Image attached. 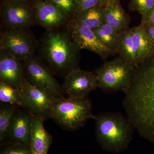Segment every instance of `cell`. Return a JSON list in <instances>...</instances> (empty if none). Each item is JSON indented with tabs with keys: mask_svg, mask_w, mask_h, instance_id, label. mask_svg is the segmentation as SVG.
<instances>
[{
	"mask_svg": "<svg viewBox=\"0 0 154 154\" xmlns=\"http://www.w3.org/2000/svg\"><path fill=\"white\" fill-rule=\"evenodd\" d=\"M143 26L145 30L147 33L154 52V25H142Z\"/></svg>",
	"mask_w": 154,
	"mask_h": 154,
	"instance_id": "obj_28",
	"label": "cell"
},
{
	"mask_svg": "<svg viewBox=\"0 0 154 154\" xmlns=\"http://www.w3.org/2000/svg\"><path fill=\"white\" fill-rule=\"evenodd\" d=\"M19 90L23 108L44 121L51 118V110L57 98L32 85L25 78Z\"/></svg>",
	"mask_w": 154,
	"mask_h": 154,
	"instance_id": "obj_9",
	"label": "cell"
},
{
	"mask_svg": "<svg viewBox=\"0 0 154 154\" xmlns=\"http://www.w3.org/2000/svg\"><path fill=\"white\" fill-rule=\"evenodd\" d=\"M1 21L2 29H30L36 24L33 2L29 0L2 1Z\"/></svg>",
	"mask_w": 154,
	"mask_h": 154,
	"instance_id": "obj_7",
	"label": "cell"
},
{
	"mask_svg": "<svg viewBox=\"0 0 154 154\" xmlns=\"http://www.w3.org/2000/svg\"><path fill=\"white\" fill-rule=\"evenodd\" d=\"M32 2L36 24L46 30L65 26L71 20L65 12L50 2L45 0H33Z\"/></svg>",
	"mask_w": 154,
	"mask_h": 154,
	"instance_id": "obj_12",
	"label": "cell"
},
{
	"mask_svg": "<svg viewBox=\"0 0 154 154\" xmlns=\"http://www.w3.org/2000/svg\"><path fill=\"white\" fill-rule=\"evenodd\" d=\"M13 1V0H2V1ZM29 1H31V0H29Z\"/></svg>",
	"mask_w": 154,
	"mask_h": 154,
	"instance_id": "obj_30",
	"label": "cell"
},
{
	"mask_svg": "<svg viewBox=\"0 0 154 154\" xmlns=\"http://www.w3.org/2000/svg\"><path fill=\"white\" fill-rule=\"evenodd\" d=\"M51 119L63 129L74 131L84 126L88 119H95V116L88 96L82 98L63 96L56 99Z\"/></svg>",
	"mask_w": 154,
	"mask_h": 154,
	"instance_id": "obj_4",
	"label": "cell"
},
{
	"mask_svg": "<svg viewBox=\"0 0 154 154\" xmlns=\"http://www.w3.org/2000/svg\"><path fill=\"white\" fill-rule=\"evenodd\" d=\"M104 17L105 24L120 33L129 28L131 18L122 7L120 0L112 5L104 8Z\"/></svg>",
	"mask_w": 154,
	"mask_h": 154,
	"instance_id": "obj_16",
	"label": "cell"
},
{
	"mask_svg": "<svg viewBox=\"0 0 154 154\" xmlns=\"http://www.w3.org/2000/svg\"><path fill=\"white\" fill-rule=\"evenodd\" d=\"M24 79L22 62L0 49V81L19 89Z\"/></svg>",
	"mask_w": 154,
	"mask_h": 154,
	"instance_id": "obj_13",
	"label": "cell"
},
{
	"mask_svg": "<svg viewBox=\"0 0 154 154\" xmlns=\"http://www.w3.org/2000/svg\"><path fill=\"white\" fill-rule=\"evenodd\" d=\"M117 54L134 67L139 64L137 50L133 41L130 28L121 33Z\"/></svg>",
	"mask_w": 154,
	"mask_h": 154,
	"instance_id": "obj_19",
	"label": "cell"
},
{
	"mask_svg": "<svg viewBox=\"0 0 154 154\" xmlns=\"http://www.w3.org/2000/svg\"><path fill=\"white\" fill-rule=\"evenodd\" d=\"M22 63L24 78L30 84L57 99L64 96L62 86L37 58L33 57Z\"/></svg>",
	"mask_w": 154,
	"mask_h": 154,
	"instance_id": "obj_8",
	"label": "cell"
},
{
	"mask_svg": "<svg viewBox=\"0 0 154 154\" xmlns=\"http://www.w3.org/2000/svg\"><path fill=\"white\" fill-rule=\"evenodd\" d=\"M19 106L1 102L0 105V141L4 142L14 113Z\"/></svg>",
	"mask_w": 154,
	"mask_h": 154,
	"instance_id": "obj_21",
	"label": "cell"
},
{
	"mask_svg": "<svg viewBox=\"0 0 154 154\" xmlns=\"http://www.w3.org/2000/svg\"><path fill=\"white\" fill-rule=\"evenodd\" d=\"M0 154H33L30 145L6 141L1 143Z\"/></svg>",
	"mask_w": 154,
	"mask_h": 154,
	"instance_id": "obj_23",
	"label": "cell"
},
{
	"mask_svg": "<svg viewBox=\"0 0 154 154\" xmlns=\"http://www.w3.org/2000/svg\"><path fill=\"white\" fill-rule=\"evenodd\" d=\"M55 5L65 12L72 19L74 18L76 13V0H45Z\"/></svg>",
	"mask_w": 154,
	"mask_h": 154,
	"instance_id": "obj_25",
	"label": "cell"
},
{
	"mask_svg": "<svg viewBox=\"0 0 154 154\" xmlns=\"http://www.w3.org/2000/svg\"><path fill=\"white\" fill-rule=\"evenodd\" d=\"M140 25H154V7L146 14L142 15Z\"/></svg>",
	"mask_w": 154,
	"mask_h": 154,
	"instance_id": "obj_27",
	"label": "cell"
},
{
	"mask_svg": "<svg viewBox=\"0 0 154 154\" xmlns=\"http://www.w3.org/2000/svg\"><path fill=\"white\" fill-rule=\"evenodd\" d=\"M41 119L32 115L30 146L33 153L47 154L52 142V137L45 130Z\"/></svg>",
	"mask_w": 154,
	"mask_h": 154,
	"instance_id": "obj_15",
	"label": "cell"
},
{
	"mask_svg": "<svg viewBox=\"0 0 154 154\" xmlns=\"http://www.w3.org/2000/svg\"><path fill=\"white\" fill-rule=\"evenodd\" d=\"M38 59L52 74L63 75L79 68L80 48L72 38L66 25L46 30L38 48Z\"/></svg>",
	"mask_w": 154,
	"mask_h": 154,
	"instance_id": "obj_2",
	"label": "cell"
},
{
	"mask_svg": "<svg viewBox=\"0 0 154 154\" xmlns=\"http://www.w3.org/2000/svg\"><path fill=\"white\" fill-rule=\"evenodd\" d=\"M19 107L14 113L5 141H9L30 145L32 115L24 108Z\"/></svg>",
	"mask_w": 154,
	"mask_h": 154,
	"instance_id": "obj_14",
	"label": "cell"
},
{
	"mask_svg": "<svg viewBox=\"0 0 154 154\" xmlns=\"http://www.w3.org/2000/svg\"><path fill=\"white\" fill-rule=\"evenodd\" d=\"M117 1L118 0H101L100 6L105 8L107 6L112 5L115 4Z\"/></svg>",
	"mask_w": 154,
	"mask_h": 154,
	"instance_id": "obj_29",
	"label": "cell"
},
{
	"mask_svg": "<svg viewBox=\"0 0 154 154\" xmlns=\"http://www.w3.org/2000/svg\"><path fill=\"white\" fill-rule=\"evenodd\" d=\"M94 120L96 139L105 150L117 153L128 147L135 128L127 116L119 112H102Z\"/></svg>",
	"mask_w": 154,
	"mask_h": 154,
	"instance_id": "obj_3",
	"label": "cell"
},
{
	"mask_svg": "<svg viewBox=\"0 0 154 154\" xmlns=\"http://www.w3.org/2000/svg\"><path fill=\"white\" fill-rule=\"evenodd\" d=\"M134 68L119 56L105 61L95 72L98 88L106 93L124 92L131 81Z\"/></svg>",
	"mask_w": 154,
	"mask_h": 154,
	"instance_id": "obj_5",
	"label": "cell"
},
{
	"mask_svg": "<svg viewBox=\"0 0 154 154\" xmlns=\"http://www.w3.org/2000/svg\"><path fill=\"white\" fill-rule=\"evenodd\" d=\"M66 26L80 50L95 53L104 60L117 54L99 40L94 30L79 25L73 19L70 20Z\"/></svg>",
	"mask_w": 154,
	"mask_h": 154,
	"instance_id": "obj_10",
	"label": "cell"
},
{
	"mask_svg": "<svg viewBox=\"0 0 154 154\" xmlns=\"http://www.w3.org/2000/svg\"><path fill=\"white\" fill-rule=\"evenodd\" d=\"M154 7V0H130L128 8L131 11H136L141 15L150 11Z\"/></svg>",
	"mask_w": 154,
	"mask_h": 154,
	"instance_id": "obj_24",
	"label": "cell"
},
{
	"mask_svg": "<svg viewBox=\"0 0 154 154\" xmlns=\"http://www.w3.org/2000/svg\"><path fill=\"white\" fill-rule=\"evenodd\" d=\"M124 93L126 116L142 137L154 143V56L134 67Z\"/></svg>",
	"mask_w": 154,
	"mask_h": 154,
	"instance_id": "obj_1",
	"label": "cell"
},
{
	"mask_svg": "<svg viewBox=\"0 0 154 154\" xmlns=\"http://www.w3.org/2000/svg\"><path fill=\"white\" fill-rule=\"evenodd\" d=\"M100 2L101 0H76L77 9L75 17L87 10L100 6Z\"/></svg>",
	"mask_w": 154,
	"mask_h": 154,
	"instance_id": "obj_26",
	"label": "cell"
},
{
	"mask_svg": "<svg viewBox=\"0 0 154 154\" xmlns=\"http://www.w3.org/2000/svg\"><path fill=\"white\" fill-rule=\"evenodd\" d=\"M73 19L79 25L94 30L105 24L104 7L96 6L84 11Z\"/></svg>",
	"mask_w": 154,
	"mask_h": 154,
	"instance_id": "obj_18",
	"label": "cell"
},
{
	"mask_svg": "<svg viewBox=\"0 0 154 154\" xmlns=\"http://www.w3.org/2000/svg\"><path fill=\"white\" fill-rule=\"evenodd\" d=\"M33 154H39V153H33Z\"/></svg>",
	"mask_w": 154,
	"mask_h": 154,
	"instance_id": "obj_31",
	"label": "cell"
},
{
	"mask_svg": "<svg viewBox=\"0 0 154 154\" xmlns=\"http://www.w3.org/2000/svg\"><path fill=\"white\" fill-rule=\"evenodd\" d=\"M38 42L30 29H2L0 33V49L22 62L35 56Z\"/></svg>",
	"mask_w": 154,
	"mask_h": 154,
	"instance_id": "obj_6",
	"label": "cell"
},
{
	"mask_svg": "<svg viewBox=\"0 0 154 154\" xmlns=\"http://www.w3.org/2000/svg\"><path fill=\"white\" fill-rule=\"evenodd\" d=\"M133 41L137 50L139 64L154 56L151 42L143 26L140 25L130 28Z\"/></svg>",
	"mask_w": 154,
	"mask_h": 154,
	"instance_id": "obj_17",
	"label": "cell"
},
{
	"mask_svg": "<svg viewBox=\"0 0 154 154\" xmlns=\"http://www.w3.org/2000/svg\"><path fill=\"white\" fill-rule=\"evenodd\" d=\"M0 101L23 107L20 90L2 81H0Z\"/></svg>",
	"mask_w": 154,
	"mask_h": 154,
	"instance_id": "obj_22",
	"label": "cell"
},
{
	"mask_svg": "<svg viewBox=\"0 0 154 154\" xmlns=\"http://www.w3.org/2000/svg\"><path fill=\"white\" fill-rule=\"evenodd\" d=\"M100 41L105 46L117 54L121 33L107 24H104L94 30Z\"/></svg>",
	"mask_w": 154,
	"mask_h": 154,
	"instance_id": "obj_20",
	"label": "cell"
},
{
	"mask_svg": "<svg viewBox=\"0 0 154 154\" xmlns=\"http://www.w3.org/2000/svg\"><path fill=\"white\" fill-rule=\"evenodd\" d=\"M62 86L67 97L82 98L88 96L98 88L96 74L93 72L75 69L64 77Z\"/></svg>",
	"mask_w": 154,
	"mask_h": 154,
	"instance_id": "obj_11",
	"label": "cell"
}]
</instances>
